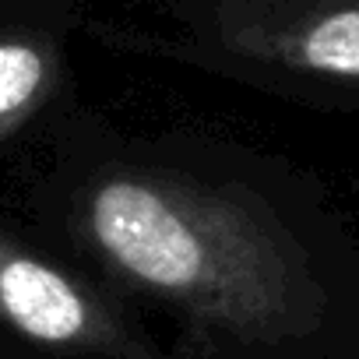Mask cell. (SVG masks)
Segmentation results:
<instances>
[{
    "label": "cell",
    "mask_w": 359,
    "mask_h": 359,
    "mask_svg": "<svg viewBox=\"0 0 359 359\" xmlns=\"http://www.w3.org/2000/svg\"><path fill=\"white\" fill-rule=\"evenodd\" d=\"M0 317L25 338L60 348L109 341L99 303L60 268L0 240Z\"/></svg>",
    "instance_id": "obj_3"
},
{
    "label": "cell",
    "mask_w": 359,
    "mask_h": 359,
    "mask_svg": "<svg viewBox=\"0 0 359 359\" xmlns=\"http://www.w3.org/2000/svg\"><path fill=\"white\" fill-rule=\"evenodd\" d=\"M85 229L134 285L236 331H278L296 285L275 236L226 198L109 176L92 191Z\"/></svg>",
    "instance_id": "obj_1"
},
{
    "label": "cell",
    "mask_w": 359,
    "mask_h": 359,
    "mask_svg": "<svg viewBox=\"0 0 359 359\" xmlns=\"http://www.w3.org/2000/svg\"><path fill=\"white\" fill-rule=\"evenodd\" d=\"M46 85V57L39 46L8 39L0 43V123L22 116Z\"/></svg>",
    "instance_id": "obj_4"
},
{
    "label": "cell",
    "mask_w": 359,
    "mask_h": 359,
    "mask_svg": "<svg viewBox=\"0 0 359 359\" xmlns=\"http://www.w3.org/2000/svg\"><path fill=\"white\" fill-rule=\"evenodd\" d=\"M233 46L292 71L359 81V0H261Z\"/></svg>",
    "instance_id": "obj_2"
}]
</instances>
